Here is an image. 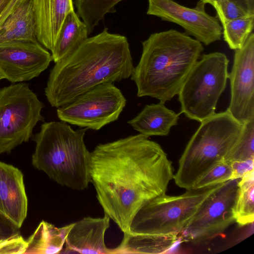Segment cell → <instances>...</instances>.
<instances>
[{"mask_svg": "<svg viewBox=\"0 0 254 254\" xmlns=\"http://www.w3.org/2000/svg\"><path fill=\"white\" fill-rule=\"evenodd\" d=\"M221 0H199L197 3L204 6L206 4L208 3L212 5L214 7L218 5Z\"/></svg>", "mask_w": 254, "mask_h": 254, "instance_id": "32", "label": "cell"}, {"mask_svg": "<svg viewBox=\"0 0 254 254\" xmlns=\"http://www.w3.org/2000/svg\"><path fill=\"white\" fill-rule=\"evenodd\" d=\"M221 184L187 190L179 195L164 194L151 199L134 217L129 232L178 235L187 228L205 200Z\"/></svg>", "mask_w": 254, "mask_h": 254, "instance_id": "6", "label": "cell"}, {"mask_svg": "<svg viewBox=\"0 0 254 254\" xmlns=\"http://www.w3.org/2000/svg\"><path fill=\"white\" fill-rule=\"evenodd\" d=\"M76 13L87 26L91 34L109 13L116 12L115 5L123 0H73Z\"/></svg>", "mask_w": 254, "mask_h": 254, "instance_id": "23", "label": "cell"}, {"mask_svg": "<svg viewBox=\"0 0 254 254\" xmlns=\"http://www.w3.org/2000/svg\"><path fill=\"white\" fill-rule=\"evenodd\" d=\"M36 37L51 51L67 14L74 10L73 0H32Z\"/></svg>", "mask_w": 254, "mask_h": 254, "instance_id": "16", "label": "cell"}, {"mask_svg": "<svg viewBox=\"0 0 254 254\" xmlns=\"http://www.w3.org/2000/svg\"><path fill=\"white\" fill-rule=\"evenodd\" d=\"M29 0H10L0 13V26L13 11Z\"/></svg>", "mask_w": 254, "mask_h": 254, "instance_id": "30", "label": "cell"}, {"mask_svg": "<svg viewBox=\"0 0 254 254\" xmlns=\"http://www.w3.org/2000/svg\"><path fill=\"white\" fill-rule=\"evenodd\" d=\"M110 219L105 214L102 217H87L74 222L63 253L110 254L111 249L106 247L104 240Z\"/></svg>", "mask_w": 254, "mask_h": 254, "instance_id": "15", "label": "cell"}, {"mask_svg": "<svg viewBox=\"0 0 254 254\" xmlns=\"http://www.w3.org/2000/svg\"><path fill=\"white\" fill-rule=\"evenodd\" d=\"M27 210L23 174L17 168L0 161V213L20 229Z\"/></svg>", "mask_w": 254, "mask_h": 254, "instance_id": "14", "label": "cell"}, {"mask_svg": "<svg viewBox=\"0 0 254 254\" xmlns=\"http://www.w3.org/2000/svg\"><path fill=\"white\" fill-rule=\"evenodd\" d=\"M254 119L244 123L242 135L225 157L228 162L254 159Z\"/></svg>", "mask_w": 254, "mask_h": 254, "instance_id": "25", "label": "cell"}, {"mask_svg": "<svg viewBox=\"0 0 254 254\" xmlns=\"http://www.w3.org/2000/svg\"><path fill=\"white\" fill-rule=\"evenodd\" d=\"M88 29L74 9L66 16L60 31L55 45L51 51L56 63L76 50L88 38Z\"/></svg>", "mask_w": 254, "mask_h": 254, "instance_id": "21", "label": "cell"}, {"mask_svg": "<svg viewBox=\"0 0 254 254\" xmlns=\"http://www.w3.org/2000/svg\"><path fill=\"white\" fill-rule=\"evenodd\" d=\"M44 105L26 83L0 89V154L10 153L31 137Z\"/></svg>", "mask_w": 254, "mask_h": 254, "instance_id": "8", "label": "cell"}, {"mask_svg": "<svg viewBox=\"0 0 254 254\" xmlns=\"http://www.w3.org/2000/svg\"><path fill=\"white\" fill-rule=\"evenodd\" d=\"M142 45L140 60L130 76L137 96H149L165 104L178 94L203 47L174 29L152 33Z\"/></svg>", "mask_w": 254, "mask_h": 254, "instance_id": "3", "label": "cell"}, {"mask_svg": "<svg viewBox=\"0 0 254 254\" xmlns=\"http://www.w3.org/2000/svg\"><path fill=\"white\" fill-rule=\"evenodd\" d=\"M243 128L244 124L227 110L202 121L179 159L173 177L176 185L193 189L204 174L224 159L240 139Z\"/></svg>", "mask_w": 254, "mask_h": 254, "instance_id": "5", "label": "cell"}, {"mask_svg": "<svg viewBox=\"0 0 254 254\" xmlns=\"http://www.w3.org/2000/svg\"><path fill=\"white\" fill-rule=\"evenodd\" d=\"M127 100L113 83L96 86L58 107L60 120L80 127L99 130L117 120Z\"/></svg>", "mask_w": 254, "mask_h": 254, "instance_id": "9", "label": "cell"}, {"mask_svg": "<svg viewBox=\"0 0 254 254\" xmlns=\"http://www.w3.org/2000/svg\"><path fill=\"white\" fill-rule=\"evenodd\" d=\"M73 223L57 227L47 221H42L26 240L27 247L24 254H60Z\"/></svg>", "mask_w": 254, "mask_h": 254, "instance_id": "20", "label": "cell"}, {"mask_svg": "<svg viewBox=\"0 0 254 254\" xmlns=\"http://www.w3.org/2000/svg\"><path fill=\"white\" fill-rule=\"evenodd\" d=\"M229 62L226 55L221 52L201 56L178 94L181 113L200 123L215 113L217 103L229 77Z\"/></svg>", "mask_w": 254, "mask_h": 254, "instance_id": "7", "label": "cell"}, {"mask_svg": "<svg viewBox=\"0 0 254 254\" xmlns=\"http://www.w3.org/2000/svg\"><path fill=\"white\" fill-rule=\"evenodd\" d=\"M10 0H0V13Z\"/></svg>", "mask_w": 254, "mask_h": 254, "instance_id": "33", "label": "cell"}, {"mask_svg": "<svg viewBox=\"0 0 254 254\" xmlns=\"http://www.w3.org/2000/svg\"><path fill=\"white\" fill-rule=\"evenodd\" d=\"M147 14L182 27L186 33L205 45L220 40L222 27L217 17L208 14L205 6L197 3L190 8L173 0H148Z\"/></svg>", "mask_w": 254, "mask_h": 254, "instance_id": "11", "label": "cell"}, {"mask_svg": "<svg viewBox=\"0 0 254 254\" xmlns=\"http://www.w3.org/2000/svg\"><path fill=\"white\" fill-rule=\"evenodd\" d=\"M232 168L230 162L219 161L204 174L193 189H201L222 184L231 179Z\"/></svg>", "mask_w": 254, "mask_h": 254, "instance_id": "26", "label": "cell"}, {"mask_svg": "<svg viewBox=\"0 0 254 254\" xmlns=\"http://www.w3.org/2000/svg\"><path fill=\"white\" fill-rule=\"evenodd\" d=\"M134 67L127 38L105 28L55 63L45 94L58 108L96 86L128 78Z\"/></svg>", "mask_w": 254, "mask_h": 254, "instance_id": "2", "label": "cell"}, {"mask_svg": "<svg viewBox=\"0 0 254 254\" xmlns=\"http://www.w3.org/2000/svg\"><path fill=\"white\" fill-rule=\"evenodd\" d=\"M19 228L0 213V244L20 235Z\"/></svg>", "mask_w": 254, "mask_h": 254, "instance_id": "29", "label": "cell"}, {"mask_svg": "<svg viewBox=\"0 0 254 254\" xmlns=\"http://www.w3.org/2000/svg\"><path fill=\"white\" fill-rule=\"evenodd\" d=\"M87 128L73 130L64 122L44 123L34 137L32 164L62 186L83 190L91 182V152L84 141Z\"/></svg>", "mask_w": 254, "mask_h": 254, "instance_id": "4", "label": "cell"}, {"mask_svg": "<svg viewBox=\"0 0 254 254\" xmlns=\"http://www.w3.org/2000/svg\"><path fill=\"white\" fill-rule=\"evenodd\" d=\"M224 41L232 50L241 48L252 33L254 15L220 23Z\"/></svg>", "mask_w": 254, "mask_h": 254, "instance_id": "24", "label": "cell"}, {"mask_svg": "<svg viewBox=\"0 0 254 254\" xmlns=\"http://www.w3.org/2000/svg\"><path fill=\"white\" fill-rule=\"evenodd\" d=\"M254 160V159H249L230 162L232 168L231 179H241L246 174L253 170Z\"/></svg>", "mask_w": 254, "mask_h": 254, "instance_id": "28", "label": "cell"}, {"mask_svg": "<svg viewBox=\"0 0 254 254\" xmlns=\"http://www.w3.org/2000/svg\"><path fill=\"white\" fill-rule=\"evenodd\" d=\"M238 187L235 207V221L241 226H245L254 221V170L240 179Z\"/></svg>", "mask_w": 254, "mask_h": 254, "instance_id": "22", "label": "cell"}, {"mask_svg": "<svg viewBox=\"0 0 254 254\" xmlns=\"http://www.w3.org/2000/svg\"><path fill=\"white\" fill-rule=\"evenodd\" d=\"M90 174L104 213L123 233L139 209L164 194L174 173L161 146L140 133L98 145Z\"/></svg>", "mask_w": 254, "mask_h": 254, "instance_id": "1", "label": "cell"}, {"mask_svg": "<svg viewBox=\"0 0 254 254\" xmlns=\"http://www.w3.org/2000/svg\"><path fill=\"white\" fill-rule=\"evenodd\" d=\"M2 79V77L0 75V80L1 79Z\"/></svg>", "mask_w": 254, "mask_h": 254, "instance_id": "34", "label": "cell"}, {"mask_svg": "<svg viewBox=\"0 0 254 254\" xmlns=\"http://www.w3.org/2000/svg\"><path fill=\"white\" fill-rule=\"evenodd\" d=\"M181 114L169 109L160 102L146 105L127 123L135 130L147 137L166 136L169 133L172 127L178 125Z\"/></svg>", "mask_w": 254, "mask_h": 254, "instance_id": "17", "label": "cell"}, {"mask_svg": "<svg viewBox=\"0 0 254 254\" xmlns=\"http://www.w3.org/2000/svg\"><path fill=\"white\" fill-rule=\"evenodd\" d=\"M250 15H254V0H231Z\"/></svg>", "mask_w": 254, "mask_h": 254, "instance_id": "31", "label": "cell"}, {"mask_svg": "<svg viewBox=\"0 0 254 254\" xmlns=\"http://www.w3.org/2000/svg\"><path fill=\"white\" fill-rule=\"evenodd\" d=\"M231 99L227 111L244 124L254 119V34L252 33L243 47L235 50L229 74Z\"/></svg>", "mask_w": 254, "mask_h": 254, "instance_id": "12", "label": "cell"}, {"mask_svg": "<svg viewBox=\"0 0 254 254\" xmlns=\"http://www.w3.org/2000/svg\"><path fill=\"white\" fill-rule=\"evenodd\" d=\"M214 8L220 23L251 15L231 0H222Z\"/></svg>", "mask_w": 254, "mask_h": 254, "instance_id": "27", "label": "cell"}, {"mask_svg": "<svg viewBox=\"0 0 254 254\" xmlns=\"http://www.w3.org/2000/svg\"><path fill=\"white\" fill-rule=\"evenodd\" d=\"M178 235L124 233L123 239L110 254H164L180 241Z\"/></svg>", "mask_w": 254, "mask_h": 254, "instance_id": "19", "label": "cell"}, {"mask_svg": "<svg viewBox=\"0 0 254 254\" xmlns=\"http://www.w3.org/2000/svg\"><path fill=\"white\" fill-rule=\"evenodd\" d=\"M240 179L221 184L205 200L181 233L187 240L200 241L222 233L235 221V207Z\"/></svg>", "mask_w": 254, "mask_h": 254, "instance_id": "10", "label": "cell"}, {"mask_svg": "<svg viewBox=\"0 0 254 254\" xmlns=\"http://www.w3.org/2000/svg\"><path fill=\"white\" fill-rule=\"evenodd\" d=\"M38 41L32 0L13 11L0 26V44Z\"/></svg>", "mask_w": 254, "mask_h": 254, "instance_id": "18", "label": "cell"}, {"mask_svg": "<svg viewBox=\"0 0 254 254\" xmlns=\"http://www.w3.org/2000/svg\"><path fill=\"white\" fill-rule=\"evenodd\" d=\"M52 61L51 54L38 41L0 44V75L12 83L38 77Z\"/></svg>", "mask_w": 254, "mask_h": 254, "instance_id": "13", "label": "cell"}]
</instances>
